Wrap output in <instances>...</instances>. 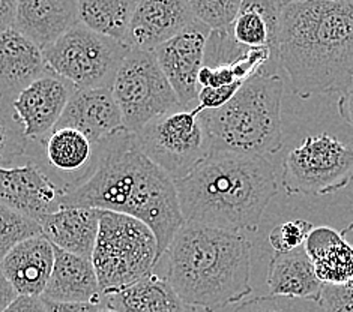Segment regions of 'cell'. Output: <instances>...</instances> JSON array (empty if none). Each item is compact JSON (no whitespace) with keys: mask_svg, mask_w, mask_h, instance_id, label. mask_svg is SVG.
Returning <instances> with one entry per match:
<instances>
[{"mask_svg":"<svg viewBox=\"0 0 353 312\" xmlns=\"http://www.w3.org/2000/svg\"><path fill=\"white\" fill-rule=\"evenodd\" d=\"M97 170L61 197V207H88L140 219L154 231L163 258L185 224L174 180L143 154L127 129L97 143Z\"/></svg>","mask_w":353,"mask_h":312,"instance_id":"cell-1","label":"cell"},{"mask_svg":"<svg viewBox=\"0 0 353 312\" xmlns=\"http://www.w3.org/2000/svg\"><path fill=\"white\" fill-rule=\"evenodd\" d=\"M276 57L301 99L353 86V0H284Z\"/></svg>","mask_w":353,"mask_h":312,"instance_id":"cell-2","label":"cell"},{"mask_svg":"<svg viewBox=\"0 0 353 312\" xmlns=\"http://www.w3.org/2000/svg\"><path fill=\"white\" fill-rule=\"evenodd\" d=\"M174 185L185 222L238 234L256 233L279 194L266 158L229 152L209 154Z\"/></svg>","mask_w":353,"mask_h":312,"instance_id":"cell-3","label":"cell"},{"mask_svg":"<svg viewBox=\"0 0 353 312\" xmlns=\"http://www.w3.org/2000/svg\"><path fill=\"white\" fill-rule=\"evenodd\" d=\"M253 242L245 234L185 222L157 271L188 305L218 312L253 293Z\"/></svg>","mask_w":353,"mask_h":312,"instance_id":"cell-4","label":"cell"},{"mask_svg":"<svg viewBox=\"0 0 353 312\" xmlns=\"http://www.w3.org/2000/svg\"><path fill=\"white\" fill-rule=\"evenodd\" d=\"M280 75L263 72L242 84L229 103L203 110L200 119L212 152L238 155H275L283 147Z\"/></svg>","mask_w":353,"mask_h":312,"instance_id":"cell-5","label":"cell"},{"mask_svg":"<svg viewBox=\"0 0 353 312\" xmlns=\"http://www.w3.org/2000/svg\"><path fill=\"white\" fill-rule=\"evenodd\" d=\"M158 263V242L145 222L101 210L92 264L103 294L139 282L152 273Z\"/></svg>","mask_w":353,"mask_h":312,"instance_id":"cell-6","label":"cell"},{"mask_svg":"<svg viewBox=\"0 0 353 312\" xmlns=\"http://www.w3.org/2000/svg\"><path fill=\"white\" fill-rule=\"evenodd\" d=\"M43 53L50 71L75 89H112L130 48L79 21Z\"/></svg>","mask_w":353,"mask_h":312,"instance_id":"cell-7","label":"cell"},{"mask_svg":"<svg viewBox=\"0 0 353 312\" xmlns=\"http://www.w3.org/2000/svg\"><path fill=\"white\" fill-rule=\"evenodd\" d=\"M123 128L137 134L158 117L183 110L152 52L130 50L112 86Z\"/></svg>","mask_w":353,"mask_h":312,"instance_id":"cell-8","label":"cell"},{"mask_svg":"<svg viewBox=\"0 0 353 312\" xmlns=\"http://www.w3.org/2000/svg\"><path fill=\"white\" fill-rule=\"evenodd\" d=\"M352 182L353 147L326 132L302 140L283 161L281 185L288 196H327Z\"/></svg>","mask_w":353,"mask_h":312,"instance_id":"cell-9","label":"cell"},{"mask_svg":"<svg viewBox=\"0 0 353 312\" xmlns=\"http://www.w3.org/2000/svg\"><path fill=\"white\" fill-rule=\"evenodd\" d=\"M201 112L200 107L179 110L158 117L136 134L143 154L174 182L211 154Z\"/></svg>","mask_w":353,"mask_h":312,"instance_id":"cell-10","label":"cell"},{"mask_svg":"<svg viewBox=\"0 0 353 312\" xmlns=\"http://www.w3.org/2000/svg\"><path fill=\"white\" fill-rule=\"evenodd\" d=\"M37 165L62 196L86 183L97 170L98 149L81 132L54 128L38 140H29L26 164Z\"/></svg>","mask_w":353,"mask_h":312,"instance_id":"cell-11","label":"cell"},{"mask_svg":"<svg viewBox=\"0 0 353 312\" xmlns=\"http://www.w3.org/2000/svg\"><path fill=\"white\" fill-rule=\"evenodd\" d=\"M209 33L211 30L196 20L179 35L152 52L183 110L196 108L199 104V74L205 66Z\"/></svg>","mask_w":353,"mask_h":312,"instance_id":"cell-12","label":"cell"},{"mask_svg":"<svg viewBox=\"0 0 353 312\" xmlns=\"http://www.w3.org/2000/svg\"><path fill=\"white\" fill-rule=\"evenodd\" d=\"M194 21L190 2L185 0H140L123 44L137 52H154Z\"/></svg>","mask_w":353,"mask_h":312,"instance_id":"cell-13","label":"cell"},{"mask_svg":"<svg viewBox=\"0 0 353 312\" xmlns=\"http://www.w3.org/2000/svg\"><path fill=\"white\" fill-rule=\"evenodd\" d=\"M61 191L37 165L0 167V203L17 214L41 222L61 210Z\"/></svg>","mask_w":353,"mask_h":312,"instance_id":"cell-14","label":"cell"},{"mask_svg":"<svg viewBox=\"0 0 353 312\" xmlns=\"http://www.w3.org/2000/svg\"><path fill=\"white\" fill-rule=\"evenodd\" d=\"M75 89L53 71L32 83L12 101L28 140H38L54 129Z\"/></svg>","mask_w":353,"mask_h":312,"instance_id":"cell-15","label":"cell"},{"mask_svg":"<svg viewBox=\"0 0 353 312\" xmlns=\"http://www.w3.org/2000/svg\"><path fill=\"white\" fill-rule=\"evenodd\" d=\"M54 128H71L92 143L114 136L123 128V117L112 89H77Z\"/></svg>","mask_w":353,"mask_h":312,"instance_id":"cell-16","label":"cell"},{"mask_svg":"<svg viewBox=\"0 0 353 312\" xmlns=\"http://www.w3.org/2000/svg\"><path fill=\"white\" fill-rule=\"evenodd\" d=\"M79 21L77 0H24L17 6L14 29L44 52Z\"/></svg>","mask_w":353,"mask_h":312,"instance_id":"cell-17","label":"cell"},{"mask_svg":"<svg viewBox=\"0 0 353 312\" xmlns=\"http://www.w3.org/2000/svg\"><path fill=\"white\" fill-rule=\"evenodd\" d=\"M48 72L43 50L15 29L0 32V96L14 101Z\"/></svg>","mask_w":353,"mask_h":312,"instance_id":"cell-18","label":"cell"},{"mask_svg":"<svg viewBox=\"0 0 353 312\" xmlns=\"http://www.w3.org/2000/svg\"><path fill=\"white\" fill-rule=\"evenodd\" d=\"M54 264V248L44 236L17 245L2 263L8 281L19 296L43 298Z\"/></svg>","mask_w":353,"mask_h":312,"instance_id":"cell-19","label":"cell"},{"mask_svg":"<svg viewBox=\"0 0 353 312\" xmlns=\"http://www.w3.org/2000/svg\"><path fill=\"white\" fill-rule=\"evenodd\" d=\"M54 248V264L43 299L63 303H89L103 305L95 267L86 260L70 252Z\"/></svg>","mask_w":353,"mask_h":312,"instance_id":"cell-20","label":"cell"},{"mask_svg":"<svg viewBox=\"0 0 353 312\" xmlns=\"http://www.w3.org/2000/svg\"><path fill=\"white\" fill-rule=\"evenodd\" d=\"M101 210L61 207L39 222L43 236L53 247L92 260L99 230Z\"/></svg>","mask_w":353,"mask_h":312,"instance_id":"cell-21","label":"cell"},{"mask_svg":"<svg viewBox=\"0 0 353 312\" xmlns=\"http://www.w3.org/2000/svg\"><path fill=\"white\" fill-rule=\"evenodd\" d=\"M266 284L271 296L316 303L321 300L323 290V282L319 281L313 261L304 248L275 252L268 264Z\"/></svg>","mask_w":353,"mask_h":312,"instance_id":"cell-22","label":"cell"},{"mask_svg":"<svg viewBox=\"0 0 353 312\" xmlns=\"http://www.w3.org/2000/svg\"><path fill=\"white\" fill-rule=\"evenodd\" d=\"M103 305L117 312H200L185 303L157 269L136 284L103 294Z\"/></svg>","mask_w":353,"mask_h":312,"instance_id":"cell-23","label":"cell"},{"mask_svg":"<svg viewBox=\"0 0 353 312\" xmlns=\"http://www.w3.org/2000/svg\"><path fill=\"white\" fill-rule=\"evenodd\" d=\"M304 249L321 282L344 285L353 278V247L344 240L341 231L332 227H314L305 239Z\"/></svg>","mask_w":353,"mask_h":312,"instance_id":"cell-24","label":"cell"},{"mask_svg":"<svg viewBox=\"0 0 353 312\" xmlns=\"http://www.w3.org/2000/svg\"><path fill=\"white\" fill-rule=\"evenodd\" d=\"M284 0H242L232 26V37L247 48H271L276 52Z\"/></svg>","mask_w":353,"mask_h":312,"instance_id":"cell-25","label":"cell"},{"mask_svg":"<svg viewBox=\"0 0 353 312\" xmlns=\"http://www.w3.org/2000/svg\"><path fill=\"white\" fill-rule=\"evenodd\" d=\"M136 5L134 0H80L79 19L92 32L123 44Z\"/></svg>","mask_w":353,"mask_h":312,"instance_id":"cell-26","label":"cell"},{"mask_svg":"<svg viewBox=\"0 0 353 312\" xmlns=\"http://www.w3.org/2000/svg\"><path fill=\"white\" fill-rule=\"evenodd\" d=\"M29 140L17 116L12 101L0 96V167L26 164Z\"/></svg>","mask_w":353,"mask_h":312,"instance_id":"cell-27","label":"cell"},{"mask_svg":"<svg viewBox=\"0 0 353 312\" xmlns=\"http://www.w3.org/2000/svg\"><path fill=\"white\" fill-rule=\"evenodd\" d=\"M37 236H43L39 222L0 203V263L17 245Z\"/></svg>","mask_w":353,"mask_h":312,"instance_id":"cell-28","label":"cell"},{"mask_svg":"<svg viewBox=\"0 0 353 312\" xmlns=\"http://www.w3.org/2000/svg\"><path fill=\"white\" fill-rule=\"evenodd\" d=\"M242 0H191L196 20L212 32H230L241 11Z\"/></svg>","mask_w":353,"mask_h":312,"instance_id":"cell-29","label":"cell"},{"mask_svg":"<svg viewBox=\"0 0 353 312\" xmlns=\"http://www.w3.org/2000/svg\"><path fill=\"white\" fill-rule=\"evenodd\" d=\"M247 47L238 44L230 32H212L209 33L205 47V66L234 65L248 53Z\"/></svg>","mask_w":353,"mask_h":312,"instance_id":"cell-30","label":"cell"},{"mask_svg":"<svg viewBox=\"0 0 353 312\" xmlns=\"http://www.w3.org/2000/svg\"><path fill=\"white\" fill-rule=\"evenodd\" d=\"M313 229L314 225L304 219H293V221L275 225L269 233L268 240L275 252H290L305 243V239Z\"/></svg>","mask_w":353,"mask_h":312,"instance_id":"cell-31","label":"cell"},{"mask_svg":"<svg viewBox=\"0 0 353 312\" xmlns=\"http://www.w3.org/2000/svg\"><path fill=\"white\" fill-rule=\"evenodd\" d=\"M319 306L323 309V312H353V289L347 284H323Z\"/></svg>","mask_w":353,"mask_h":312,"instance_id":"cell-32","label":"cell"},{"mask_svg":"<svg viewBox=\"0 0 353 312\" xmlns=\"http://www.w3.org/2000/svg\"><path fill=\"white\" fill-rule=\"evenodd\" d=\"M242 87L241 83L230 84L224 87H201L199 94V104L201 110H216L224 107L229 101L238 94Z\"/></svg>","mask_w":353,"mask_h":312,"instance_id":"cell-33","label":"cell"},{"mask_svg":"<svg viewBox=\"0 0 353 312\" xmlns=\"http://www.w3.org/2000/svg\"><path fill=\"white\" fill-rule=\"evenodd\" d=\"M283 298L275 296H260L251 300L242 302L233 312H289L284 303Z\"/></svg>","mask_w":353,"mask_h":312,"instance_id":"cell-34","label":"cell"},{"mask_svg":"<svg viewBox=\"0 0 353 312\" xmlns=\"http://www.w3.org/2000/svg\"><path fill=\"white\" fill-rule=\"evenodd\" d=\"M3 312H48L43 298L19 296Z\"/></svg>","mask_w":353,"mask_h":312,"instance_id":"cell-35","label":"cell"},{"mask_svg":"<svg viewBox=\"0 0 353 312\" xmlns=\"http://www.w3.org/2000/svg\"><path fill=\"white\" fill-rule=\"evenodd\" d=\"M46 306L48 312H98L103 305H89V303H63L47 300Z\"/></svg>","mask_w":353,"mask_h":312,"instance_id":"cell-36","label":"cell"},{"mask_svg":"<svg viewBox=\"0 0 353 312\" xmlns=\"http://www.w3.org/2000/svg\"><path fill=\"white\" fill-rule=\"evenodd\" d=\"M17 6V0H0V32L14 29Z\"/></svg>","mask_w":353,"mask_h":312,"instance_id":"cell-37","label":"cell"},{"mask_svg":"<svg viewBox=\"0 0 353 312\" xmlns=\"http://www.w3.org/2000/svg\"><path fill=\"white\" fill-rule=\"evenodd\" d=\"M17 298H19V294H17L14 287L8 281L2 269H0V312H3Z\"/></svg>","mask_w":353,"mask_h":312,"instance_id":"cell-38","label":"cell"},{"mask_svg":"<svg viewBox=\"0 0 353 312\" xmlns=\"http://www.w3.org/2000/svg\"><path fill=\"white\" fill-rule=\"evenodd\" d=\"M339 114L341 119L353 129V86L340 96Z\"/></svg>","mask_w":353,"mask_h":312,"instance_id":"cell-39","label":"cell"},{"mask_svg":"<svg viewBox=\"0 0 353 312\" xmlns=\"http://www.w3.org/2000/svg\"><path fill=\"white\" fill-rule=\"evenodd\" d=\"M341 236L344 238V240H347L352 247H353V222H350L346 229L341 230Z\"/></svg>","mask_w":353,"mask_h":312,"instance_id":"cell-40","label":"cell"},{"mask_svg":"<svg viewBox=\"0 0 353 312\" xmlns=\"http://www.w3.org/2000/svg\"><path fill=\"white\" fill-rule=\"evenodd\" d=\"M98 312H117V311H114L113 308H110V306H105V305H103L99 308V311Z\"/></svg>","mask_w":353,"mask_h":312,"instance_id":"cell-41","label":"cell"},{"mask_svg":"<svg viewBox=\"0 0 353 312\" xmlns=\"http://www.w3.org/2000/svg\"><path fill=\"white\" fill-rule=\"evenodd\" d=\"M347 285H349V287H352V289H353V278H352V280L347 282Z\"/></svg>","mask_w":353,"mask_h":312,"instance_id":"cell-42","label":"cell"}]
</instances>
